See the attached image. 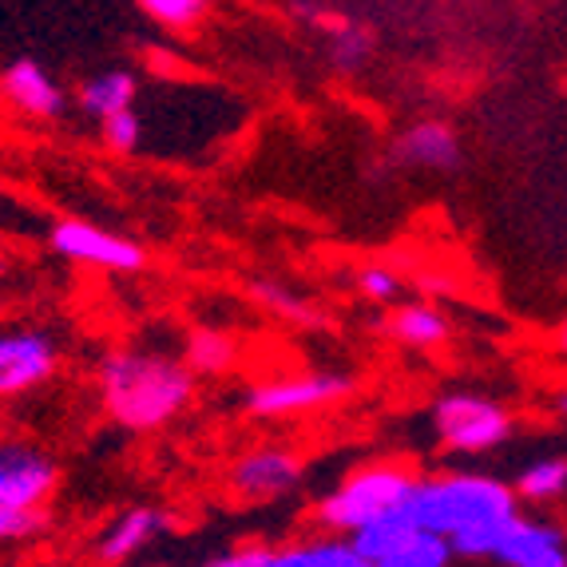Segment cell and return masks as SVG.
I'll return each instance as SVG.
<instances>
[{
	"label": "cell",
	"mask_w": 567,
	"mask_h": 567,
	"mask_svg": "<svg viewBox=\"0 0 567 567\" xmlns=\"http://www.w3.org/2000/svg\"><path fill=\"white\" fill-rule=\"evenodd\" d=\"M100 401L115 425L132 433H155L171 425L195 398V369L167 353L112 350L95 373Z\"/></svg>",
	"instance_id": "obj_2"
},
{
	"label": "cell",
	"mask_w": 567,
	"mask_h": 567,
	"mask_svg": "<svg viewBox=\"0 0 567 567\" xmlns=\"http://www.w3.org/2000/svg\"><path fill=\"white\" fill-rule=\"evenodd\" d=\"M235 358H238L235 338L223 330H210V326L190 330L187 350H183V361L195 369V378H218V373H227L235 365Z\"/></svg>",
	"instance_id": "obj_19"
},
{
	"label": "cell",
	"mask_w": 567,
	"mask_h": 567,
	"mask_svg": "<svg viewBox=\"0 0 567 567\" xmlns=\"http://www.w3.org/2000/svg\"><path fill=\"white\" fill-rule=\"evenodd\" d=\"M389 163L409 171H453L461 163V140H456V132L449 123L421 120L393 140Z\"/></svg>",
	"instance_id": "obj_11"
},
{
	"label": "cell",
	"mask_w": 567,
	"mask_h": 567,
	"mask_svg": "<svg viewBox=\"0 0 567 567\" xmlns=\"http://www.w3.org/2000/svg\"><path fill=\"white\" fill-rule=\"evenodd\" d=\"M215 567H278V548L270 544H243L235 551H223V556H210Z\"/></svg>",
	"instance_id": "obj_25"
},
{
	"label": "cell",
	"mask_w": 567,
	"mask_h": 567,
	"mask_svg": "<svg viewBox=\"0 0 567 567\" xmlns=\"http://www.w3.org/2000/svg\"><path fill=\"white\" fill-rule=\"evenodd\" d=\"M416 484V473L409 464H365L358 473H350L338 488L318 504L313 520L326 532H341V536H353V532L369 528L373 520L389 516V512L405 508L409 492Z\"/></svg>",
	"instance_id": "obj_4"
},
{
	"label": "cell",
	"mask_w": 567,
	"mask_h": 567,
	"mask_svg": "<svg viewBox=\"0 0 567 567\" xmlns=\"http://www.w3.org/2000/svg\"><path fill=\"white\" fill-rule=\"evenodd\" d=\"M135 95H140V80L127 68H107L100 76L84 80L80 87V112L92 115V120H104L112 112H123V107H135Z\"/></svg>",
	"instance_id": "obj_17"
},
{
	"label": "cell",
	"mask_w": 567,
	"mask_h": 567,
	"mask_svg": "<svg viewBox=\"0 0 567 567\" xmlns=\"http://www.w3.org/2000/svg\"><path fill=\"white\" fill-rule=\"evenodd\" d=\"M163 528H167V512L140 504V508L120 512V516L95 536L92 551H95V559H104V564H123V559L140 556L147 544H155V539L163 536Z\"/></svg>",
	"instance_id": "obj_14"
},
{
	"label": "cell",
	"mask_w": 567,
	"mask_h": 567,
	"mask_svg": "<svg viewBox=\"0 0 567 567\" xmlns=\"http://www.w3.org/2000/svg\"><path fill=\"white\" fill-rule=\"evenodd\" d=\"M298 17L306 20V24H318V29L330 37V64L338 68V72H361V68L369 64V56H373V48H378V37L365 29V24H358V20H346V17H333V12H322L318 4L310 9V0H298Z\"/></svg>",
	"instance_id": "obj_15"
},
{
	"label": "cell",
	"mask_w": 567,
	"mask_h": 567,
	"mask_svg": "<svg viewBox=\"0 0 567 567\" xmlns=\"http://www.w3.org/2000/svg\"><path fill=\"white\" fill-rule=\"evenodd\" d=\"M401 275L398 270H389V266H381V262H369V266H361L358 270V290L365 293L369 302H393L401 293Z\"/></svg>",
	"instance_id": "obj_24"
},
{
	"label": "cell",
	"mask_w": 567,
	"mask_h": 567,
	"mask_svg": "<svg viewBox=\"0 0 567 567\" xmlns=\"http://www.w3.org/2000/svg\"><path fill=\"white\" fill-rule=\"evenodd\" d=\"M353 378L333 373V369H313V373H293V378L262 381L246 393V413L258 421H278V416H298L310 409H326L333 401L350 398Z\"/></svg>",
	"instance_id": "obj_8"
},
{
	"label": "cell",
	"mask_w": 567,
	"mask_h": 567,
	"mask_svg": "<svg viewBox=\"0 0 567 567\" xmlns=\"http://www.w3.org/2000/svg\"><path fill=\"white\" fill-rule=\"evenodd\" d=\"M433 429L449 453L484 456L512 436V413L476 393H449L433 405Z\"/></svg>",
	"instance_id": "obj_6"
},
{
	"label": "cell",
	"mask_w": 567,
	"mask_h": 567,
	"mask_svg": "<svg viewBox=\"0 0 567 567\" xmlns=\"http://www.w3.org/2000/svg\"><path fill=\"white\" fill-rule=\"evenodd\" d=\"M100 140H104L107 152L115 155H135L143 143V115L135 107H123L100 120Z\"/></svg>",
	"instance_id": "obj_23"
},
{
	"label": "cell",
	"mask_w": 567,
	"mask_h": 567,
	"mask_svg": "<svg viewBox=\"0 0 567 567\" xmlns=\"http://www.w3.org/2000/svg\"><path fill=\"white\" fill-rule=\"evenodd\" d=\"M250 298H255L266 313H275V318L298 326V330H318V326H326L318 306H310L302 293L286 290V286H278V282H250Z\"/></svg>",
	"instance_id": "obj_21"
},
{
	"label": "cell",
	"mask_w": 567,
	"mask_h": 567,
	"mask_svg": "<svg viewBox=\"0 0 567 567\" xmlns=\"http://www.w3.org/2000/svg\"><path fill=\"white\" fill-rule=\"evenodd\" d=\"M135 4H140L155 24L175 29V32L199 29L210 12V0H135Z\"/></svg>",
	"instance_id": "obj_22"
},
{
	"label": "cell",
	"mask_w": 567,
	"mask_h": 567,
	"mask_svg": "<svg viewBox=\"0 0 567 567\" xmlns=\"http://www.w3.org/2000/svg\"><path fill=\"white\" fill-rule=\"evenodd\" d=\"M556 350H559V353H564V358H567V326H564V330L556 333Z\"/></svg>",
	"instance_id": "obj_26"
},
{
	"label": "cell",
	"mask_w": 567,
	"mask_h": 567,
	"mask_svg": "<svg viewBox=\"0 0 567 567\" xmlns=\"http://www.w3.org/2000/svg\"><path fill=\"white\" fill-rule=\"evenodd\" d=\"M278 567H365V559L353 548L350 536L322 528V536L298 539L290 548H278Z\"/></svg>",
	"instance_id": "obj_16"
},
{
	"label": "cell",
	"mask_w": 567,
	"mask_h": 567,
	"mask_svg": "<svg viewBox=\"0 0 567 567\" xmlns=\"http://www.w3.org/2000/svg\"><path fill=\"white\" fill-rule=\"evenodd\" d=\"M0 92H4V100H9L17 112L29 115V120H56L68 107L64 87L29 56L12 60V64L0 72Z\"/></svg>",
	"instance_id": "obj_13"
},
{
	"label": "cell",
	"mask_w": 567,
	"mask_h": 567,
	"mask_svg": "<svg viewBox=\"0 0 567 567\" xmlns=\"http://www.w3.org/2000/svg\"><path fill=\"white\" fill-rule=\"evenodd\" d=\"M350 539L365 559V567H445L456 559L453 544L441 532L413 520L405 508L389 512L369 528L353 532Z\"/></svg>",
	"instance_id": "obj_5"
},
{
	"label": "cell",
	"mask_w": 567,
	"mask_h": 567,
	"mask_svg": "<svg viewBox=\"0 0 567 567\" xmlns=\"http://www.w3.org/2000/svg\"><path fill=\"white\" fill-rule=\"evenodd\" d=\"M60 488V464L29 441H0V548L48 532V501Z\"/></svg>",
	"instance_id": "obj_3"
},
{
	"label": "cell",
	"mask_w": 567,
	"mask_h": 567,
	"mask_svg": "<svg viewBox=\"0 0 567 567\" xmlns=\"http://www.w3.org/2000/svg\"><path fill=\"white\" fill-rule=\"evenodd\" d=\"M516 496L524 504H556L567 492V456H539L516 476Z\"/></svg>",
	"instance_id": "obj_20"
},
{
	"label": "cell",
	"mask_w": 567,
	"mask_h": 567,
	"mask_svg": "<svg viewBox=\"0 0 567 567\" xmlns=\"http://www.w3.org/2000/svg\"><path fill=\"white\" fill-rule=\"evenodd\" d=\"M556 409H559V413L567 416V393H559V398H556Z\"/></svg>",
	"instance_id": "obj_27"
},
{
	"label": "cell",
	"mask_w": 567,
	"mask_h": 567,
	"mask_svg": "<svg viewBox=\"0 0 567 567\" xmlns=\"http://www.w3.org/2000/svg\"><path fill=\"white\" fill-rule=\"evenodd\" d=\"M492 559L504 567H567V532L551 520L516 516Z\"/></svg>",
	"instance_id": "obj_12"
},
{
	"label": "cell",
	"mask_w": 567,
	"mask_h": 567,
	"mask_svg": "<svg viewBox=\"0 0 567 567\" xmlns=\"http://www.w3.org/2000/svg\"><path fill=\"white\" fill-rule=\"evenodd\" d=\"M230 492L246 504H270L290 496L298 484H302V461L290 453V449H255L235 461L230 468Z\"/></svg>",
	"instance_id": "obj_10"
},
{
	"label": "cell",
	"mask_w": 567,
	"mask_h": 567,
	"mask_svg": "<svg viewBox=\"0 0 567 567\" xmlns=\"http://www.w3.org/2000/svg\"><path fill=\"white\" fill-rule=\"evenodd\" d=\"M385 326L401 346H413V350H433V346L449 341V318L436 310V306H425V302L398 306Z\"/></svg>",
	"instance_id": "obj_18"
},
{
	"label": "cell",
	"mask_w": 567,
	"mask_h": 567,
	"mask_svg": "<svg viewBox=\"0 0 567 567\" xmlns=\"http://www.w3.org/2000/svg\"><path fill=\"white\" fill-rule=\"evenodd\" d=\"M48 246L68 262L107 270V275H135L147 266V250L135 238L112 235L87 218H56L48 227Z\"/></svg>",
	"instance_id": "obj_7"
},
{
	"label": "cell",
	"mask_w": 567,
	"mask_h": 567,
	"mask_svg": "<svg viewBox=\"0 0 567 567\" xmlns=\"http://www.w3.org/2000/svg\"><path fill=\"white\" fill-rule=\"evenodd\" d=\"M405 512L453 544L456 559H492L520 516L516 488L488 473L416 476Z\"/></svg>",
	"instance_id": "obj_1"
},
{
	"label": "cell",
	"mask_w": 567,
	"mask_h": 567,
	"mask_svg": "<svg viewBox=\"0 0 567 567\" xmlns=\"http://www.w3.org/2000/svg\"><path fill=\"white\" fill-rule=\"evenodd\" d=\"M60 369V346L40 330L0 333V398H24Z\"/></svg>",
	"instance_id": "obj_9"
}]
</instances>
